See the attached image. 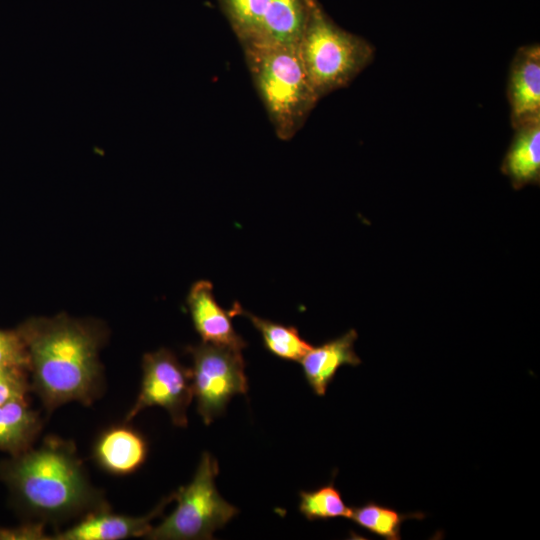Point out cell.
Here are the masks:
<instances>
[{"label":"cell","instance_id":"17","mask_svg":"<svg viewBox=\"0 0 540 540\" xmlns=\"http://www.w3.org/2000/svg\"><path fill=\"white\" fill-rule=\"evenodd\" d=\"M425 515L421 512L400 513L399 511L369 501L359 507L352 508L350 519L359 527L382 537L386 540L401 539L400 530L403 522L408 519H423Z\"/></svg>","mask_w":540,"mask_h":540},{"label":"cell","instance_id":"19","mask_svg":"<svg viewBox=\"0 0 540 540\" xmlns=\"http://www.w3.org/2000/svg\"><path fill=\"white\" fill-rule=\"evenodd\" d=\"M299 511L307 520H329L349 518L352 508L344 502L341 493L331 481L315 490L300 491Z\"/></svg>","mask_w":540,"mask_h":540},{"label":"cell","instance_id":"12","mask_svg":"<svg viewBox=\"0 0 540 540\" xmlns=\"http://www.w3.org/2000/svg\"><path fill=\"white\" fill-rule=\"evenodd\" d=\"M357 337L356 330L350 329L317 347L312 346L300 360L305 379L316 395L326 394L339 368L361 364V359L354 350Z\"/></svg>","mask_w":540,"mask_h":540},{"label":"cell","instance_id":"3","mask_svg":"<svg viewBox=\"0 0 540 540\" xmlns=\"http://www.w3.org/2000/svg\"><path fill=\"white\" fill-rule=\"evenodd\" d=\"M241 46L277 137L292 139L320 100L306 75L298 45L251 42Z\"/></svg>","mask_w":540,"mask_h":540},{"label":"cell","instance_id":"14","mask_svg":"<svg viewBox=\"0 0 540 540\" xmlns=\"http://www.w3.org/2000/svg\"><path fill=\"white\" fill-rule=\"evenodd\" d=\"M41 420L26 396L0 406V449L12 456L30 449L41 430Z\"/></svg>","mask_w":540,"mask_h":540},{"label":"cell","instance_id":"16","mask_svg":"<svg viewBox=\"0 0 540 540\" xmlns=\"http://www.w3.org/2000/svg\"><path fill=\"white\" fill-rule=\"evenodd\" d=\"M231 310L234 316L242 315L247 317L260 332L265 348L280 359L300 362L303 356L312 348V345L300 336L294 326H287L258 317L244 310L237 302L234 303Z\"/></svg>","mask_w":540,"mask_h":540},{"label":"cell","instance_id":"6","mask_svg":"<svg viewBox=\"0 0 540 540\" xmlns=\"http://www.w3.org/2000/svg\"><path fill=\"white\" fill-rule=\"evenodd\" d=\"M187 352L193 362L190 371L197 412L209 425L234 395L247 393L245 362L240 350L205 342L188 346Z\"/></svg>","mask_w":540,"mask_h":540},{"label":"cell","instance_id":"9","mask_svg":"<svg viewBox=\"0 0 540 540\" xmlns=\"http://www.w3.org/2000/svg\"><path fill=\"white\" fill-rule=\"evenodd\" d=\"M186 303L202 342L240 351L246 347V342L233 327L232 310H225L218 304L210 281H196L190 288Z\"/></svg>","mask_w":540,"mask_h":540},{"label":"cell","instance_id":"11","mask_svg":"<svg viewBox=\"0 0 540 540\" xmlns=\"http://www.w3.org/2000/svg\"><path fill=\"white\" fill-rule=\"evenodd\" d=\"M148 444L144 436L124 422L104 430L93 445V459L107 473L128 475L145 462Z\"/></svg>","mask_w":540,"mask_h":540},{"label":"cell","instance_id":"2","mask_svg":"<svg viewBox=\"0 0 540 540\" xmlns=\"http://www.w3.org/2000/svg\"><path fill=\"white\" fill-rule=\"evenodd\" d=\"M0 474L37 523H61L109 508L88 478L73 442L48 436L1 465Z\"/></svg>","mask_w":540,"mask_h":540},{"label":"cell","instance_id":"22","mask_svg":"<svg viewBox=\"0 0 540 540\" xmlns=\"http://www.w3.org/2000/svg\"><path fill=\"white\" fill-rule=\"evenodd\" d=\"M0 540H51L45 525L29 522L19 527L0 528Z\"/></svg>","mask_w":540,"mask_h":540},{"label":"cell","instance_id":"4","mask_svg":"<svg viewBox=\"0 0 540 540\" xmlns=\"http://www.w3.org/2000/svg\"><path fill=\"white\" fill-rule=\"evenodd\" d=\"M306 75L321 99L347 86L373 60L365 39L336 25L317 0H306V18L298 44Z\"/></svg>","mask_w":540,"mask_h":540},{"label":"cell","instance_id":"15","mask_svg":"<svg viewBox=\"0 0 540 540\" xmlns=\"http://www.w3.org/2000/svg\"><path fill=\"white\" fill-rule=\"evenodd\" d=\"M306 18V0H270L257 42L298 45Z\"/></svg>","mask_w":540,"mask_h":540},{"label":"cell","instance_id":"7","mask_svg":"<svg viewBox=\"0 0 540 540\" xmlns=\"http://www.w3.org/2000/svg\"><path fill=\"white\" fill-rule=\"evenodd\" d=\"M192 399L190 369L168 349L146 353L142 359L140 391L124 422L132 421L146 408L158 406L168 412L175 426L186 427L187 409Z\"/></svg>","mask_w":540,"mask_h":540},{"label":"cell","instance_id":"18","mask_svg":"<svg viewBox=\"0 0 540 540\" xmlns=\"http://www.w3.org/2000/svg\"><path fill=\"white\" fill-rule=\"evenodd\" d=\"M218 1L240 44L260 40L270 0Z\"/></svg>","mask_w":540,"mask_h":540},{"label":"cell","instance_id":"8","mask_svg":"<svg viewBox=\"0 0 540 540\" xmlns=\"http://www.w3.org/2000/svg\"><path fill=\"white\" fill-rule=\"evenodd\" d=\"M174 500V492L163 497L146 515L129 516L112 513L109 508L90 512L71 527L51 534V540H123L146 537L152 521Z\"/></svg>","mask_w":540,"mask_h":540},{"label":"cell","instance_id":"20","mask_svg":"<svg viewBox=\"0 0 540 540\" xmlns=\"http://www.w3.org/2000/svg\"><path fill=\"white\" fill-rule=\"evenodd\" d=\"M2 367H29L28 353L18 331L0 330V368Z\"/></svg>","mask_w":540,"mask_h":540},{"label":"cell","instance_id":"10","mask_svg":"<svg viewBox=\"0 0 540 540\" xmlns=\"http://www.w3.org/2000/svg\"><path fill=\"white\" fill-rule=\"evenodd\" d=\"M507 92L513 128L540 118V46L538 44L522 46L516 52L510 66Z\"/></svg>","mask_w":540,"mask_h":540},{"label":"cell","instance_id":"13","mask_svg":"<svg viewBox=\"0 0 540 540\" xmlns=\"http://www.w3.org/2000/svg\"><path fill=\"white\" fill-rule=\"evenodd\" d=\"M515 129L501 170L515 189L540 181V118L527 121Z\"/></svg>","mask_w":540,"mask_h":540},{"label":"cell","instance_id":"5","mask_svg":"<svg viewBox=\"0 0 540 540\" xmlns=\"http://www.w3.org/2000/svg\"><path fill=\"white\" fill-rule=\"evenodd\" d=\"M219 468L216 459L203 453L192 481L174 492L176 508L145 537L150 540L212 539L238 509L218 493L215 478Z\"/></svg>","mask_w":540,"mask_h":540},{"label":"cell","instance_id":"1","mask_svg":"<svg viewBox=\"0 0 540 540\" xmlns=\"http://www.w3.org/2000/svg\"><path fill=\"white\" fill-rule=\"evenodd\" d=\"M18 332L28 353L31 390L48 412L70 402L90 405L99 397V327L59 314L30 319Z\"/></svg>","mask_w":540,"mask_h":540},{"label":"cell","instance_id":"21","mask_svg":"<svg viewBox=\"0 0 540 540\" xmlns=\"http://www.w3.org/2000/svg\"><path fill=\"white\" fill-rule=\"evenodd\" d=\"M27 370L22 367L0 368V406L14 398L26 396L31 390Z\"/></svg>","mask_w":540,"mask_h":540}]
</instances>
